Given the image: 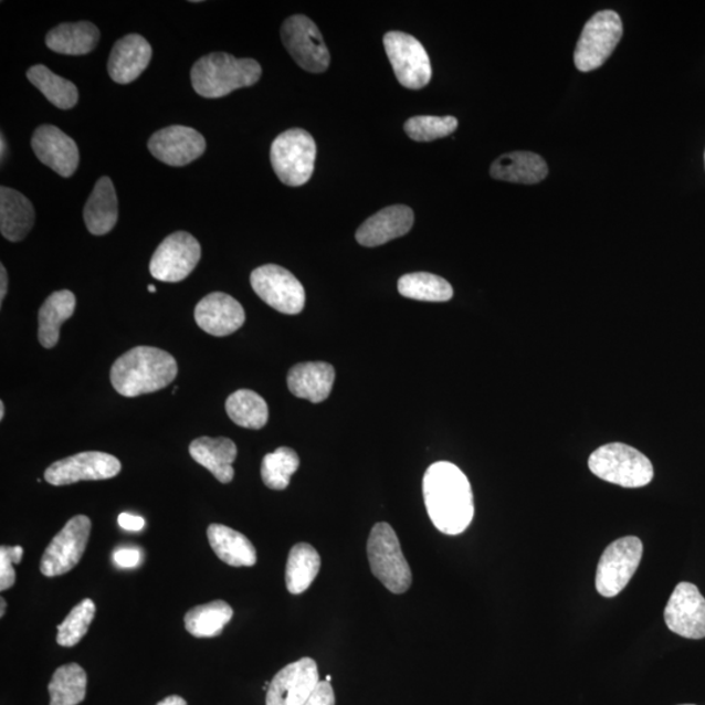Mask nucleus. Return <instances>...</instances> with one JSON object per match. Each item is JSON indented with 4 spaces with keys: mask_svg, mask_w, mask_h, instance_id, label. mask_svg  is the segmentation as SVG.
Wrapping results in <instances>:
<instances>
[{
    "mask_svg": "<svg viewBox=\"0 0 705 705\" xmlns=\"http://www.w3.org/2000/svg\"><path fill=\"white\" fill-rule=\"evenodd\" d=\"M4 147H6V140H4V136L2 135V161L4 160Z\"/></svg>",
    "mask_w": 705,
    "mask_h": 705,
    "instance_id": "47",
    "label": "nucleus"
},
{
    "mask_svg": "<svg viewBox=\"0 0 705 705\" xmlns=\"http://www.w3.org/2000/svg\"><path fill=\"white\" fill-rule=\"evenodd\" d=\"M208 541L222 562L233 567H253L256 549L250 539L222 524H211L207 529Z\"/></svg>",
    "mask_w": 705,
    "mask_h": 705,
    "instance_id": "27",
    "label": "nucleus"
},
{
    "mask_svg": "<svg viewBox=\"0 0 705 705\" xmlns=\"http://www.w3.org/2000/svg\"><path fill=\"white\" fill-rule=\"evenodd\" d=\"M76 297L70 291L54 292L39 313V340L43 348L52 349L60 341L61 326L75 313Z\"/></svg>",
    "mask_w": 705,
    "mask_h": 705,
    "instance_id": "29",
    "label": "nucleus"
},
{
    "mask_svg": "<svg viewBox=\"0 0 705 705\" xmlns=\"http://www.w3.org/2000/svg\"><path fill=\"white\" fill-rule=\"evenodd\" d=\"M225 408L230 420L241 428L259 430L270 419L267 401L254 391H235L229 396Z\"/></svg>",
    "mask_w": 705,
    "mask_h": 705,
    "instance_id": "34",
    "label": "nucleus"
},
{
    "mask_svg": "<svg viewBox=\"0 0 705 705\" xmlns=\"http://www.w3.org/2000/svg\"><path fill=\"white\" fill-rule=\"evenodd\" d=\"M118 523L122 528L129 532H139L144 528V525H146L143 517L131 514H120Z\"/></svg>",
    "mask_w": 705,
    "mask_h": 705,
    "instance_id": "42",
    "label": "nucleus"
},
{
    "mask_svg": "<svg viewBox=\"0 0 705 705\" xmlns=\"http://www.w3.org/2000/svg\"><path fill=\"white\" fill-rule=\"evenodd\" d=\"M686 705H693V704H686Z\"/></svg>",
    "mask_w": 705,
    "mask_h": 705,
    "instance_id": "51",
    "label": "nucleus"
},
{
    "mask_svg": "<svg viewBox=\"0 0 705 705\" xmlns=\"http://www.w3.org/2000/svg\"><path fill=\"white\" fill-rule=\"evenodd\" d=\"M99 42V31L90 21L64 23L55 27L46 35L50 50L63 55H85L95 50Z\"/></svg>",
    "mask_w": 705,
    "mask_h": 705,
    "instance_id": "28",
    "label": "nucleus"
},
{
    "mask_svg": "<svg viewBox=\"0 0 705 705\" xmlns=\"http://www.w3.org/2000/svg\"><path fill=\"white\" fill-rule=\"evenodd\" d=\"M335 369L326 362H304L293 366L287 373V387L296 398L318 404L333 391Z\"/></svg>",
    "mask_w": 705,
    "mask_h": 705,
    "instance_id": "22",
    "label": "nucleus"
},
{
    "mask_svg": "<svg viewBox=\"0 0 705 705\" xmlns=\"http://www.w3.org/2000/svg\"><path fill=\"white\" fill-rule=\"evenodd\" d=\"M367 557L373 577L388 591L401 594L412 586V570L402 554L398 535L387 523H378L367 541Z\"/></svg>",
    "mask_w": 705,
    "mask_h": 705,
    "instance_id": "5",
    "label": "nucleus"
},
{
    "mask_svg": "<svg viewBox=\"0 0 705 705\" xmlns=\"http://www.w3.org/2000/svg\"><path fill=\"white\" fill-rule=\"evenodd\" d=\"M282 40L301 69L312 74L328 70L330 55L326 42L319 28L305 14H294L284 21Z\"/></svg>",
    "mask_w": 705,
    "mask_h": 705,
    "instance_id": "9",
    "label": "nucleus"
},
{
    "mask_svg": "<svg viewBox=\"0 0 705 705\" xmlns=\"http://www.w3.org/2000/svg\"><path fill=\"white\" fill-rule=\"evenodd\" d=\"M198 326L215 337H224L235 333L246 320L239 301L227 293L208 294L196 307Z\"/></svg>",
    "mask_w": 705,
    "mask_h": 705,
    "instance_id": "19",
    "label": "nucleus"
},
{
    "mask_svg": "<svg viewBox=\"0 0 705 705\" xmlns=\"http://www.w3.org/2000/svg\"><path fill=\"white\" fill-rule=\"evenodd\" d=\"M588 466L596 477L628 488L651 484L654 474L651 460L623 443L601 445L589 456Z\"/></svg>",
    "mask_w": 705,
    "mask_h": 705,
    "instance_id": "4",
    "label": "nucleus"
},
{
    "mask_svg": "<svg viewBox=\"0 0 705 705\" xmlns=\"http://www.w3.org/2000/svg\"><path fill=\"white\" fill-rule=\"evenodd\" d=\"M32 148L39 160L61 177L70 178L75 175L81 155L76 143L60 128L43 125L35 129Z\"/></svg>",
    "mask_w": 705,
    "mask_h": 705,
    "instance_id": "18",
    "label": "nucleus"
},
{
    "mask_svg": "<svg viewBox=\"0 0 705 705\" xmlns=\"http://www.w3.org/2000/svg\"><path fill=\"white\" fill-rule=\"evenodd\" d=\"M115 565L122 568L138 567L141 562V551L136 548H120L114 551Z\"/></svg>",
    "mask_w": 705,
    "mask_h": 705,
    "instance_id": "40",
    "label": "nucleus"
},
{
    "mask_svg": "<svg viewBox=\"0 0 705 705\" xmlns=\"http://www.w3.org/2000/svg\"><path fill=\"white\" fill-rule=\"evenodd\" d=\"M643 557V543L629 536L611 543L602 553L596 574L597 592L611 599L628 587Z\"/></svg>",
    "mask_w": 705,
    "mask_h": 705,
    "instance_id": "8",
    "label": "nucleus"
},
{
    "mask_svg": "<svg viewBox=\"0 0 705 705\" xmlns=\"http://www.w3.org/2000/svg\"><path fill=\"white\" fill-rule=\"evenodd\" d=\"M322 560L319 553L312 545L299 543L294 545L286 564V588L292 594H301L307 591L308 587L320 571Z\"/></svg>",
    "mask_w": 705,
    "mask_h": 705,
    "instance_id": "30",
    "label": "nucleus"
},
{
    "mask_svg": "<svg viewBox=\"0 0 705 705\" xmlns=\"http://www.w3.org/2000/svg\"><path fill=\"white\" fill-rule=\"evenodd\" d=\"M148 291H149L150 293H156V286H155V285H149V286H148Z\"/></svg>",
    "mask_w": 705,
    "mask_h": 705,
    "instance_id": "48",
    "label": "nucleus"
},
{
    "mask_svg": "<svg viewBox=\"0 0 705 705\" xmlns=\"http://www.w3.org/2000/svg\"><path fill=\"white\" fill-rule=\"evenodd\" d=\"M320 683L318 665L311 657L286 665L269 685L265 705H305Z\"/></svg>",
    "mask_w": 705,
    "mask_h": 705,
    "instance_id": "15",
    "label": "nucleus"
},
{
    "mask_svg": "<svg viewBox=\"0 0 705 705\" xmlns=\"http://www.w3.org/2000/svg\"><path fill=\"white\" fill-rule=\"evenodd\" d=\"M549 175L548 164L534 152H509L496 158L491 176L498 181L522 185L543 182Z\"/></svg>",
    "mask_w": 705,
    "mask_h": 705,
    "instance_id": "25",
    "label": "nucleus"
},
{
    "mask_svg": "<svg viewBox=\"0 0 705 705\" xmlns=\"http://www.w3.org/2000/svg\"><path fill=\"white\" fill-rule=\"evenodd\" d=\"M233 609L225 601H212L187 611L185 628L196 638H214L232 621Z\"/></svg>",
    "mask_w": 705,
    "mask_h": 705,
    "instance_id": "31",
    "label": "nucleus"
},
{
    "mask_svg": "<svg viewBox=\"0 0 705 705\" xmlns=\"http://www.w3.org/2000/svg\"><path fill=\"white\" fill-rule=\"evenodd\" d=\"M96 615V606L91 599L78 602L77 606L70 611L60 625H57L56 643L61 646H75L82 642V639L88 632L93 620Z\"/></svg>",
    "mask_w": 705,
    "mask_h": 705,
    "instance_id": "37",
    "label": "nucleus"
},
{
    "mask_svg": "<svg viewBox=\"0 0 705 705\" xmlns=\"http://www.w3.org/2000/svg\"><path fill=\"white\" fill-rule=\"evenodd\" d=\"M118 198L109 177L99 178L84 207V221L93 235L111 233L118 221Z\"/></svg>",
    "mask_w": 705,
    "mask_h": 705,
    "instance_id": "26",
    "label": "nucleus"
},
{
    "mask_svg": "<svg viewBox=\"0 0 705 705\" xmlns=\"http://www.w3.org/2000/svg\"><path fill=\"white\" fill-rule=\"evenodd\" d=\"M201 257L200 243L186 232L172 233L157 248L149 272L158 282L179 283L189 277Z\"/></svg>",
    "mask_w": 705,
    "mask_h": 705,
    "instance_id": "13",
    "label": "nucleus"
},
{
    "mask_svg": "<svg viewBox=\"0 0 705 705\" xmlns=\"http://www.w3.org/2000/svg\"><path fill=\"white\" fill-rule=\"evenodd\" d=\"M6 415V406L3 401H0V420L3 421Z\"/></svg>",
    "mask_w": 705,
    "mask_h": 705,
    "instance_id": "45",
    "label": "nucleus"
},
{
    "mask_svg": "<svg viewBox=\"0 0 705 705\" xmlns=\"http://www.w3.org/2000/svg\"><path fill=\"white\" fill-rule=\"evenodd\" d=\"M262 76V67L254 60H239L228 53L208 54L193 64L191 83L199 96L221 98L251 86Z\"/></svg>",
    "mask_w": 705,
    "mask_h": 705,
    "instance_id": "3",
    "label": "nucleus"
},
{
    "mask_svg": "<svg viewBox=\"0 0 705 705\" xmlns=\"http://www.w3.org/2000/svg\"><path fill=\"white\" fill-rule=\"evenodd\" d=\"M299 456L290 448H280L265 455L262 463V480L272 491H285L298 471Z\"/></svg>",
    "mask_w": 705,
    "mask_h": 705,
    "instance_id": "36",
    "label": "nucleus"
},
{
    "mask_svg": "<svg viewBox=\"0 0 705 705\" xmlns=\"http://www.w3.org/2000/svg\"><path fill=\"white\" fill-rule=\"evenodd\" d=\"M459 122L455 117H431L420 115L407 120L404 129L414 141H434L456 131Z\"/></svg>",
    "mask_w": 705,
    "mask_h": 705,
    "instance_id": "38",
    "label": "nucleus"
},
{
    "mask_svg": "<svg viewBox=\"0 0 705 705\" xmlns=\"http://www.w3.org/2000/svg\"><path fill=\"white\" fill-rule=\"evenodd\" d=\"M315 160L316 144L305 129H287L272 143V168L286 186L298 187L311 181Z\"/></svg>",
    "mask_w": 705,
    "mask_h": 705,
    "instance_id": "6",
    "label": "nucleus"
},
{
    "mask_svg": "<svg viewBox=\"0 0 705 705\" xmlns=\"http://www.w3.org/2000/svg\"><path fill=\"white\" fill-rule=\"evenodd\" d=\"M414 224L412 208L391 206L372 214L358 228L356 239L365 248L381 246L409 233Z\"/></svg>",
    "mask_w": 705,
    "mask_h": 705,
    "instance_id": "20",
    "label": "nucleus"
},
{
    "mask_svg": "<svg viewBox=\"0 0 705 705\" xmlns=\"http://www.w3.org/2000/svg\"><path fill=\"white\" fill-rule=\"evenodd\" d=\"M119 460L109 453L88 451L60 460L50 465L45 480L53 486H66L81 481H103L118 476Z\"/></svg>",
    "mask_w": 705,
    "mask_h": 705,
    "instance_id": "14",
    "label": "nucleus"
},
{
    "mask_svg": "<svg viewBox=\"0 0 705 705\" xmlns=\"http://www.w3.org/2000/svg\"><path fill=\"white\" fill-rule=\"evenodd\" d=\"M35 212L23 193L2 186L0 189V232L7 241L20 242L31 232Z\"/></svg>",
    "mask_w": 705,
    "mask_h": 705,
    "instance_id": "24",
    "label": "nucleus"
},
{
    "mask_svg": "<svg viewBox=\"0 0 705 705\" xmlns=\"http://www.w3.org/2000/svg\"><path fill=\"white\" fill-rule=\"evenodd\" d=\"M156 705H187V702L181 696L171 695L165 697V699L158 702Z\"/></svg>",
    "mask_w": 705,
    "mask_h": 705,
    "instance_id": "44",
    "label": "nucleus"
},
{
    "mask_svg": "<svg viewBox=\"0 0 705 705\" xmlns=\"http://www.w3.org/2000/svg\"><path fill=\"white\" fill-rule=\"evenodd\" d=\"M385 49L399 83L408 90H422L431 81L430 57L422 43L404 32H388Z\"/></svg>",
    "mask_w": 705,
    "mask_h": 705,
    "instance_id": "10",
    "label": "nucleus"
},
{
    "mask_svg": "<svg viewBox=\"0 0 705 705\" xmlns=\"http://www.w3.org/2000/svg\"><path fill=\"white\" fill-rule=\"evenodd\" d=\"M13 560L7 546L0 548V591L4 592L10 589L17 581V572H14Z\"/></svg>",
    "mask_w": 705,
    "mask_h": 705,
    "instance_id": "39",
    "label": "nucleus"
},
{
    "mask_svg": "<svg viewBox=\"0 0 705 705\" xmlns=\"http://www.w3.org/2000/svg\"><path fill=\"white\" fill-rule=\"evenodd\" d=\"M7 290H9V275L3 264H0V305H3Z\"/></svg>",
    "mask_w": 705,
    "mask_h": 705,
    "instance_id": "43",
    "label": "nucleus"
},
{
    "mask_svg": "<svg viewBox=\"0 0 705 705\" xmlns=\"http://www.w3.org/2000/svg\"><path fill=\"white\" fill-rule=\"evenodd\" d=\"M398 287L402 297L415 301L448 302L453 297L448 280L428 272L408 273L400 277Z\"/></svg>",
    "mask_w": 705,
    "mask_h": 705,
    "instance_id": "35",
    "label": "nucleus"
},
{
    "mask_svg": "<svg viewBox=\"0 0 705 705\" xmlns=\"http://www.w3.org/2000/svg\"><path fill=\"white\" fill-rule=\"evenodd\" d=\"M623 35V24L615 11L606 10L593 14L582 28L575 66L581 72L597 70L613 54Z\"/></svg>",
    "mask_w": 705,
    "mask_h": 705,
    "instance_id": "7",
    "label": "nucleus"
},
{
    "mask_svg": "<svg viewBox=\"0 0 705 705\" xmlns=\"http://www.w3.org/2000/svg\"><path fill=\"white\" fill-rule=\"evenodd\" d=\"M27 77L57 109L69 111L77 104L78 91L74 83L54 74L43 64H35Z\"/></svg>",
    "mask_w": 705,
    "mask_h": 705,
    "instance_id": "32",
    "label": "nucleus"
},
{
    "mask_svg": "<svg viewBox=\"0 0 705 705\" xmlns=\"http://www.w3.org/2000/svg\"><path fill=\"white\" fill-rule=\"evenodd\" d=\"M0 603H2V607H0V608H2V610H0V617H4V611H6V608H7V602H6V600L3 599V597H2V600H0Z\"/></svg>",
    "mask_w": 705,
    "mask_h": 705,
    "instance_id": "46",
    "label": "nucleus"
},
{
    "mask_svg": "<svg viewBox=\"0 0 705 705\" xmlns=\"http://www.w3.org/2000/svg\"><path fill=\"white\" fill-rule=\"evenodd\" d=\"M667 629L686 639L705 638V599L692 582H680L665 608Z\"/></svg>",
    "mask_w": 705,
    "mask_h": 705,
    "instance_id": "16",
    "label": "nucleus"
},
{
    "mask_svg": "<svg viewBox=\"0 0 705 705\" xmlns=\"http://www.w3.org/2000/svg\"><path fill=\"white\" fill-rule=\"evenodd\" d=\"M704 161H705V152H704Z\"/></svg>",
    "mask_w": 705,
    "mask_h": 705,
    "instance_id": "50",
    "label": "nucleus"
},
{
    "mask_svg": "<svg viewBox=\"0 0 705 705\" xmlns=\"http://www.w3.org/2000/svg\"><path fill=\"white\" fill-rule=\"evenodd\" d=\"M250 283L257 296L278 313L297 315L304 311V286L292 272L280 265H262L251 273Z\"/></svg>",
    "mask_w": 705,
    "mask_h": 705,
    "instance_id": "11",
    "label": "nucleus"
},
{
    "mask_svg": "<svg viewBox=\"0 0 705 705\" xmlns=\"http://www.w3.org/2000/svg\"><path fill=\"white\" fill-rule=\"evenodd\" d=\"M423 498L431 522L444 535L457 536L470 527L474 516L470 480L459 466L439 462L424 473Z\"/></svg>",
    "mask_w": 705,
    "mask_h": 705,
    "instance_id": "1",
    "label": "nucleus"
},
{
    "mask_svg": "<svg viewBox=\"0 0 705 705\" xmlns=\"http://www.w3.org/2000/svg\"><path fill=\"white\" fill-rule=\"evenodd\" d=\"M152 54V46L140 34H127L115 42L107 72L115 83H133L146 71Z\"/></svg>",
    "mask_w": 705,
    "mask_h": 705,
    "instance_id": "21",
    "label": "nucleus"
},
{
    "mask_svg": "<svg viewBox=\"0 0 705 705\" xmlns=\"http://www.w3.org/2000/svg\"><path fill=\"white\" fill-rule=\"evenodd\" d=\"M91 529L92 522L88 516L72 517L43 553L41 572L48 578H55L76 567L88 545Z\"/></svg>",
    "mask_w": 705,
    "mask_h": 705,
    "instance_id": "12",
    "label": "nucleus"
},
{
    "mask_svg": "<svg viewBox=\"0 0 705 705\" xmlns=\"http://www.w3.org/2000/svg\"><path fill=\"white\" fill-rule=\"evenodd\" d=\"M335 693L327 681H322L305 705H335Z\"/></svg>",
    "mask_w": 705,
    "mask_h": 705,
    "instance_id": "41",
    "label": "nucleus"
},
{
    "mask_svg": "<svg viewBox=\"0 0 705 705\" xmlns=\"http://www.w3.org/2000/svg\"><path fill=\"white\" fill-rule=\"evenodd\" d=\"M178 373L176 358L154 347H136L120 356L111 370L114 390L125 398L152 393L168 387Z\"/></svg>",
    "mask_w": 705,
    "mask_h": 705,
    "instance_id": "2",
    "label": "nucleus"
},
{
    "mask_svg": "<svg viewBox=\"0 0 705 705\" xmlns=\"http://www.w3.org/2000/svg\"><path fill=\"white\" fill-rule=\"evenodd\" d=\"M88 678L84 669L78 664H67L57 667L50 681L48 690L50 705H78L86 695Z\"/></svg>",
    "mask_w": 705,
    "mask_h": 705,
    "instance_id": "33",
    "label": "nucleus"
},
{
    "mask_svg": "<svg viewBox=\"0 0 705 705\" xmlns=\"http://www.w3.org/2000/svg\"><path fill=\"white\" fill-rule=\"evenodd\" d=\"M148 148L157 160L170 167H186L203 156L207 143L197 129L170 126L150 136Z\"/></svg>",
    "mask_w": 705,
    "mask_h": 705,
    "instance_id": "17",
    "label": "nucleus"
},
{
    "mask_svg": "<svg viewBox=\"0 0 705 705\" xmlns=\"http://www.w3.org/2000/svg\"><path fill=\"white\" fill-rule=\"evenodd\" d=\"M330 680H333V678H330L329 675H327V682H330Z\"/></svg>",
    "mask_w": 705,
    "mask_h": 705,
    "instance_id": "49",
    "label": "nucleus"
},
{
    "mask_svg": "<svg viewBox=\"0 0 705 705\" xmlns=\"http://www.w3.org/2000/svg\"><path fill=\"white\" fill-rule=\"evenodd\" d=\"M235 443L228 438H198L190 444V455L198 464L210 471L221 484L234 478L233 463L236 459Z\"/></svg>",
    "mask_w": 705,
    "mask_h": 705,
    "instance_id": "23",
    "label": "nucleus"
}]
</instances>
